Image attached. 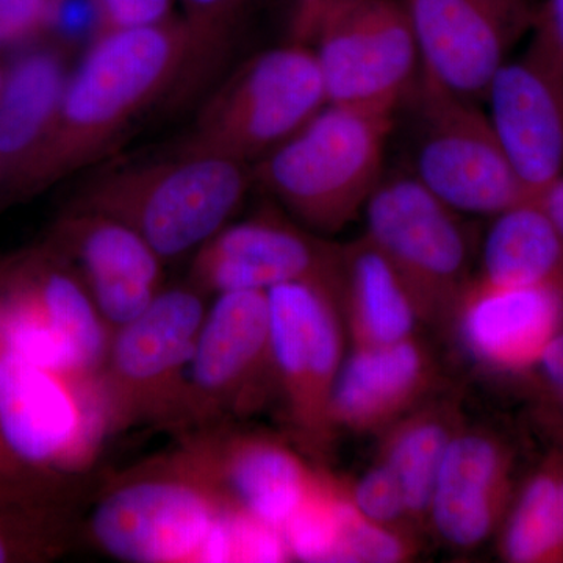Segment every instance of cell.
<instances>
[{"label": "cell", "instance_id": "6da1fadb", "mask_svg": "<svg viewBox=\"0 0 563 563\" xmlns=\"http://www.w3.org/2000/svg\"><path fill=\"white\" fill-rule=\"evenodd\" d=\"M213 77L184 18L102 33L70 69L57 124L25 199L109 157L155 107Z\"/></svg>", "mask_w": 563, "mask_h": 563}, {"label": "cell", "instance_id": "7a4b0ae2", "mask_svg": "<svg viewBox=\"0 0 563 563\" xmlns=\"http://www.w3.org/2000/svg\"><path fill=\"white\" fill-rule=\"evenodd\" d=\"M233 512L176 440L172 450L110 476L79 521V537L113 561L214 562Z\"/></svg>", "mask_w": 563, "mask_h": 563}, {"label": "cell", "instance_id": "3957f363", "mask_svg": "<svg viewBox=\"0 0 563 563\" xmlns=\"http://www.w3.org/2000/svg\"><path fill=\"white\" fill-rule=\"evenodd\" d=\"M252 187L250 165L173 151L92 173L66 207L122 222L169 265L233 221Z\"/></svg>", "mask_w": 563, "mask_h": 563}, {"label": "cell", "instance_id": "277c9868", "mask_svg": "<svg viewBox=\"0 0 563 563\" xmlns=\"http://www.w3.org/2000/svg\"><path fill=\"white\" fill-rule=\"evenodd\" d=\"M393 118L328 102L252 165L254 185L309 231L339 233L362 217L388 169Z\"/></svg>", "mask_w": 563, "mask_h": 563}, {"label": "cell", "instance_id": "5b68a950", "mask_svg": "<svg viewBox=\"0 0 563 563\" xmlns=\"http://www.w3.org/2000/svg\"><path fill=\"white\" fill-rule=\"evenodd\" d=\"M401 168L465 217H495L528 201L483 103L454 95L420 74L396 110Z\"/></svg>", "mask_w": 563, "mask_h": 563}, {"label": "cell", "instance_id": "8992f818", "mask_svg": "<svg viewBox=\"0 0 563 563\" xmlns=\"http://www.w3.org/2000/svg\"><path fill=\"white\" fill-rule=\"evenodd\" d=\"M328 103L312 47L258 52L207 96L173 151L255 165Z\"/></svg>", "mask_w": 563, "mask_h": 563}, {"label": "cell", "instance_id": "52a82bcc", "mask_svg": "<svg viewBox=\"0 0 563 563\" xmlns=\"http://www.w3.org/2000/svg\"><path fill=\"white\" fill-rule=\"evenodd\" d=\"M0 432L31 468L77 483L111 440L101 373L66 372L0 335Z\"/></svg>", "mask_w": 563, "mask_h": 563}, {"label": "cell", "instance_id": "ba28073f", "mask_svg": "<svg viewBox=\"0 0 563 563\" xmlns=\"http://www.w3.org/2000/svg\"><path fill=\"white\" fill-rule=\"evenodd\" d=\"M362 217L363 236L401 276L422 324L448 328L476 277L468 217L432 195L401 166L385 172Z\"/></svg>", "mask_w": 563, "mask_h": 563}, {"label": "cell", "instance_id": "9c48e42d", "mask_svg": "<svg viewBox=\"0 0 563 563\" xmlns=\"http://www.w3.org/2000/svg\"><path fill=\"white\" fill-rule=\"evenodd\" d=\"M210 298L185 279L110 333L101 383L111 439L132 429L173 432L188 363Z\"/></svg>", "mask_w": 563, "mask_h": 563}, {"label": "cell", "instance_id": "30bf717a", "mask_svg": "<svg viewBox=\"0 0 563 563\" xmlns=\"http://www.w3.org/2000/svg\"><path fill=\"white\" fill-rule=\"evenodd\" d=\"M269 303L274 402L288 439L312 462L335 442L331 402L344 361L339 292L324 285L285 284L266 291Z\"/></svg>", "mask_w": 563, "mask_h": 563}, {"label": "cell", "instance_id": "8fae6325", "mask_svg": "<svg viewBox=\"0 0 563 563\" xmlns=\"http://www.w3.org/2000/svg\"><path fill=\"white\" fill-rule=\"evenodd\" d=\"M274 402L269 303L265 291L213 296L188 363L172 435L246 420Z\"/></svg>", "mask_w": 563, "mask_h": 563}, {"label": "cell", "instance_id": "7c38bea8", "mask_svg": "<svg viewBox=\"0 0 563 563\" xmlns=\"http://www.w3.org/2000/svg\"><path fill=\"white\" fill-rule=\"evenodd\" d=\"M0 335L66 372L101 373L110 331L69 263L49 243L0 254Z\"/></svg>", "mask_w": 563, "mask_h": 563}, {"label": "cell", "instance_id": "4fadbf2b", "mask_svg": "<svg viewBox=\"0 0 563 563\" xmlns=\"http://www.w3.org/2000/svg\"><path fill=\"white\" fill-rule=\"evenodd\" d=\"M312 47L329 103L395 117L421 66L401 0H344L318 18Z\"/></svg>", "mask_w": 563, "mask_h": 563}, {"label": "cell", "instance_id": "5bb4252c", "mask_svg": "<svg viewBox=\"0 0 563 563\" xmlns=\"http://www.w3.org/2000/svg\"><path fill=\"white\" fill-rule=\"evenodd\" d=\"M342 250L282 210L231 221L190 258L187 280L213 298L229 291H269L285 284H317L339 292Z\"/></svg>", "mask_w": 563, "mask_h": 563}, {"label": "cell", "instance_id": "9a60e30c", "mask_svg": "<svg viewBox=\"0 0 563 563\" xmlns=\"http://www.w3.org/2000/svg\"><path fill=\"white\" fill-rule=\"evenodd\" d=\"M420 55L421 76L484 101L488 85L532 31V0H401Z\"/></svg>", "mask_w": 563, "mask_h": 563}, {"label": "cell", "instance_id": "2e32d148", "mask_svg": "<svg viewBox=\"0 0 563 563\" xmlns=\"http://www.w3.org/2000/svg\"><path fill=\"white\" fill-rule=\"evenodd\" d=\"M483 106L526 195L563 176V65L536 32L493 76Z\"/></svg>", "mask_w": 563, "mask_h": 563}, {"label": "cell", "instance_id": "e0dca14e", "mask_svg": "<svg viewBox=\"0 0 563 563\" xmlns=\"http://www.w3.org/2000/svg\"><path fill=\"white\" fill-rule=\"evenodd\" d=\"M224 501L274 528L296 512L318 468L288 439L225 422L177 437Z\"/></svg>", "mask_w": 563, "mask_h": 563}, {"label": "cell", "instance_id": "ac0fdd59", "mask_svg": "<svg viewBox=\"0 0 563 563\" xmlns=\"http://www.w3.org/2000/svg\"><path fill=\"white\" fill-rule=\"evenodd\" d=\"M43 240L69 263L110 333L143 313L165 288L161 255L106 214L65 207Z\"/></svg>", "mask_w": 563, "mask_h": 563}, {"label": "cell", "instance_id": "d6986e66", "mask_svg": "<svg viewBox=\"0 0 563 563\" xmlns=\"http://www.w3.org/2000/svg\"><path fill=\"white\" fill-rule=\"evenodd\" d=\"M448 328L477 365L526 376L563 331V291L493 285L476 276Z\"/></svg>", "mask_w": 563, "mask_h": 563}, {"label": "cell", "instance_id": "ffe728a7", "mask_svg": "<svg viewBox=\"0 0 563 563\" xmlns=\"http://www.w3.org/2000/svg\"><path fill=\"white\" fill-rule=\"evenodd\" d=\"M514 495L510 448L493 432L462 426L437 474L428 526L450 547L474 550L499 531Z\"/></svg>", "mask_w": 563, "mask_h": 563}, {"label": "cell", "instance_id": "44dd1931", "mask_svg": "<svg viewBox=\"0 0 563 563\" xmlns=\"http://www.w3.org/2000/svg\"><path fill=\"white\" fill-rule=\"evenodd\" d=\"M437 366L418 336L384 346H351L333 387V428L355 433L384 432L431 398Z\"/></svg>", "mask_w": 563, "mask_h": 563}, {"label": "cell", "instance_id": "7402d4cb", "mask_svg": "<svg viewBox=\"0 0 563 563\" xmlns=\"http://www.w3.org/2000/svg\"><path fill=\"white\" fill-rule=\"evenodd\" d=\"M70 68L57 44H31L7 65L0 91V195L25 199L49 143Z\"/></svg>", "mask_w": 563, "mask_h": 563}, {"label": "cell", "instance_id": "603a6c76", "mask_svg": "<svg viewBox=\"0 0 563 563\" xmlns=\"http://www.w3.org/2000/svg\"><path fill=\"white\" fill-rule=\"evenodd\" d=\"M340 309L351 346L404 342L422 324L412 292L363 235L342 250Z\"/></svg>", "mask_w": 563, "mask_h": 563}, {"label": "cell", "instance_id": "cb8c5ba5", "mask_svg": "<svg viewBox=\"0 0 563 563\" xmlns=\"http://www.w3.org/2000/svg\"><path fill=\"white\" fill-rule=\"evenodd\" d=\"M490 220L481 242L479 279L563 291V239L540 201L528 199Z\"/></svg>", "mask_w": 563, "mask_h": 563}, {"label": "cell", "instance_id": "d4e9b609", "mask_svg": "<svg viewBox=\"0 0 563 563\" xmlns=\"http://www.w3.org/2000/svg\"><path fill=\"white\" fill-rule=\"evenodd\" d=\"M463 426L451 399L429 398L379 433L376 461L401 485L418 531L428 528L429 503L448 446Z\"/></svg>", "mask_w": 563, "mask_h": 563}, {"label": "cell", "instance_id": "484cf974", "mask_svg": "<svg viewBox=\"0 0 563 563\" xmlns=\"http://www.w3.org/2000/svg\"><path fill=\"white\" fill-rule=\"evenodd\" d=\"M498 532L504 561L563 563L562 454L554 451L515 490Z\"/></svg>", "mask_w": 563, "mask_h": 563}, {"label": "cell", "instance_id": "4316f807", "mask_svg": "<svg viewBox=\"0 0 563 563\" xmlns=\"http://www.w3.org/2000/svg\"><path fill=\"white\" fill-rule=\"evenodd\" d=\"M352 509L350 483L318 468L301 506L282 528L291 561L336 563Z\"/></svg>", "mask_w": 563, "mask_h": 563}, {"label": "cell", "instance_id": "83f0119b", "mask_svg": "<svg viewBox=\"0 0 563 563\" xmlns=\"http://www.w3.org/2000/svg\"><path fill=\"white\" fill-rule=\"evenodd\" d=\"M79 537L74 510L0 498V563H44L68 553Z\"/></svg>", "mask_w": 563, "mask_h": 563}, {"label": "cell", "instance_id": "f1b7e54d", "mask_svg": "<svg viewBox=\"0 0 563 563\" xmlns=\"http://www.w3.org/2000/svg\"><path fill=\"white\" fill-rule=\"evenodd\" d=\"M211 74H217L255 0H177Z\"/></svg>", "mask_w": 563, "mask_h": 563}, {"label": "cell", "instance_id": "f546056e", "mask_svg": "<svg viewBox=\"0 0 563 563\" xmlns=\"http://www.w3.org/2000/svg\"><path fill=\"white\" fill-rule=\"evenodd\" d=\"M0 498L25 506L74 510V481L55 479L31 468L0 432Z\"/></svg>", "mask_w": 563, "mask_h": 563}, {"label": "cell", "instance_id": "4dcf8cb0", "mask_svg": "<svg viewBox=\"0 0 563 563\" xmlns=\"http://www.w3.org/2000/svg\"><path fill=\"white\" fill-rule=\"evenodd\" d=\"M347 483L352 503L363 517L385 528L418 536L420 531L407 509L401 485L384 463L374 461L358 479Z\"/></svg>", "mask_w": 563, "mask_h": 563}, {"label": "cell", "instance_id": "1f68e13d", "mask_svg": "<svg viewBox=\"0 0 563 563\" xmlns=\"http://www.w3.org/2000/svg\"><path fill=\"white\" fill-rule=\"evenodd\" d=\"M526 376L533 384L537 417L563 455V331Z\"/></svg>", "mask_w": 563, "mask_h": 563}, {"label": "cell", "instance_id": "d6a6232c", "mask_svg": "<svg viewBox=\"0 0 563 563\" xmlns=\"http://www.w3.org/2000/svg\"><path fill=\"white\" fill-rule=\"evenodd\" d=\"M51 0H0V54L27 47L49 32Z\"/></svg>", "mask_w": 563, "mask_h": 563}, {"label": "cell", "instance_id": "836d02e7", "mask_svg": "<svg viewBox=\"0 0 563 563\" xmlns=\"http://www.w3.org/2000/svg\"><path fill=\"white\" fill-rule=\"evenodd\" d=\"M177 0H98L102 33L154 27L176 20ZM98 35V36H99Z\"/></svg>", "mask_w": 563, "mask_h": 563}, {"label": "cell", "instance_id": "e575fe53", "mask_svg": "<svg viewBox=\"0 0 563 563\" xmlns=\"http://www.w3.org/2000/svg\"><path fill=\"white\" fill-rule=\"evenodd\" d=\"M532 32L554 51L563 65V0H542L536 7Z\"/></svg>", "mask_w": 563, "mask_h": 563}, {"label": "cell", "instance_id": "d590c367", "mask_svg": "<svg viewBox=\"0 0 563 563\" xmlns=\"http://www.w3.org/2000/svg\"><path fill=\"white\" fill-rule=\"evenodd\" d=\"M291 2V22L290 40L301 41L307 44L310 33H312L318 18L325 10L342 3L344 0H290Z\"/></svg>", "mask_w": 563, "mask_h": 563}, {"label": "cell", "instance_id": "8d00e7d4", "mask_svg": "<svg viewBox=\"0 0 563 563\" xmlns=\"http://www.w3.org/2000/svg\"><path fill=\"white\" fill-rule=\"evenodd\" d=\"M551 220L558 225L563 239V176L539 199Z\"/></svg>", "mask_w": 563, "mask_h": 563}, {"label": "cell", "instance_id": "74e56055", "mask_svg": "<svg viewBox=\"0 0 563 563\" xmlns=\"http://www.w3.org/2000/svg\"><path fill=\"white\" fill-rule=\"evenodd\" d=\"M7 65L0 57V91H2L3 80H5Z\"/></svg>", "mask_w": 563, "mask_h": 563}]
</instances>
